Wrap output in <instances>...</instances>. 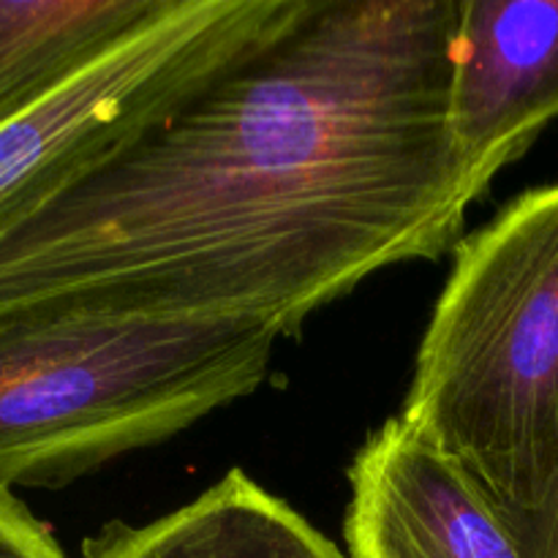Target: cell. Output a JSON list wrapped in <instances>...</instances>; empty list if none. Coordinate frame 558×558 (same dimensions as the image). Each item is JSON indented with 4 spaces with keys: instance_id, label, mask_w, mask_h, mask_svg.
<instances>
[{
    "instance_id": "obj_1",
    "label": "cell",
    "mask_w": 558,
    "mask_h": 558,
    "mask_svg": "<svg viewBox=\"0 0 558 558\" xmlns=\"http://www.w3.org/2000/svg\"><path fill=\"white\" fill-rule=\"evenodd\" d=\"M458 0H308L276 38L0 232V319L101 305L294 336L357 283L461 243Z\"/></svg>"
},
{
    "instance_id": "obj_2",
    "label": "cell",
    "mask_w": 558,
    "mask_h": 558,
    "mask_svg": "<svg viewBox=\"0 0 558 558\" xmlns=\"http://www.w3.org/2000/svg\"><path fill=\"white\" fill-rule=\"evenodd\" d=\"M283 332L234 314L36 305L0 319V490L63 488L259 390Z\"/></svg>"
},
{
    "instance_id": "obj_3",
    "label": "cell",
    "mask_w": 558,
    "mask_h": 558,
    "mask_svg": "<svg viewBox=\"0 0 558 558\" xmlns=\"http://www.w3.org/2000/svg\"><path fill=\"white\" fill-rule=\"evenodd\" d=\"M398 417L496 510L545 494L558 466V183L456 245Z\"/></svg>"
},
{
    "instance_id": "obj_4",
    "label": "cell",
    "mask_w": 558,
    "mask_h": 558,
    "mask_svg": "<svg viewBox=\"0 0 558 558\" xmlns=\"http://www.w3.org/2000/svg\"><path fill=\"white\" fill-rule=\"evenodd\" d=\"M308 0H169L123 44L0 125V232L276 38Z\"/></svg>"
},
{
    "instance_id": "obj_5",
    "label": "cell",
    "mask_w": 558,
    "mask_h": 558,
    "mask_svg": "<svg viewBox=\"0 0 558 558\" xmlns=\"http://www.w3.org/2000/svg\"><path fill=\"white\" fill-rule=\"evenodd\" d=\"M558 118V0H458L447 134L474 199Z\"/></svg>"
},
{
    "instance_id": "obj_6",
    "label": "cell",
    "mask_w": 558,
    "mask_h": 558,
    "mask_svg": "<svg viewBox=\"0 0 558 558\" xmlns=\"http://www.w3.org/2000/svg\"><path fill=\"white\" fill-rule=\"evenodd\" d=\"M352 558H521L485 490L392 417L349 466Z\"/></svg>"
},
{
    "instance_id": "obj_7",
    "label": "cell",
    "mask_w": 558,
    "mask_h": 558,
    "mask_svg": "<svg viewBox=\"0 0 558 558\" xmlns=\"http://www.w3.org/2000/svg\"><path fill=\"white\" fill-rule=\"evenodd\" d=\"M82 558H352L289 501L229 469L194 501L142 526L112 521Z\"/></svg>"
},
{
    "instance_id": "obj_8",
    "label": "cell",
    "mask_w": 558,
    "mask_h": 558,
    "mask_svg": "<svg viewBox=\"0 0 558 558\" xmlns=\"http://www.w3.org/2000/svg\"><path fill=\"white\" fill-rule=\"evenodd\" d=\"M169 0H0V125L74 80Z\"/></svg>"
},
{
    "instance_id": "obj_9",
    "label": "cell",
    "mask_w": 558,
    "mask_h": 558,
    "mask_svg": "<svg viewBox=\"0 0 558 558\" xmlns=\"http://www.w3.org/2000/svg\"><path fill=\"white\" fill-rule=\"evenodd\" d=\"M0 558H69L14 490H0Z\"/></svg>"
},
{
    "instance_id": "obj_10",
    "label": "cell",
    "mask_w": 558,
    "mask_h": 558,
    "mask_svg": "<svg viewBox=\"0 0 558 558\" xmlns=\"http://www.w3.org/2000/svg\"><path fill=\"white\" fill-rule=\"evenodd\" d=\"M496 512L521 558H558V466L537 505L521 512Z\"/></svg>"
}]
</instances>
